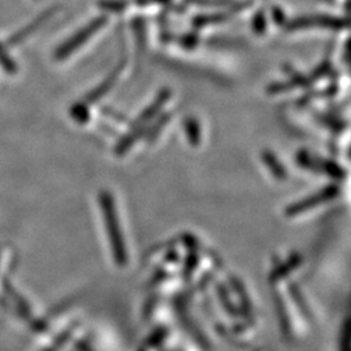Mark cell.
Listing matches in <instances>:
<instances>
[{
  "mask_svg": "<svg viewBox=\"0 0 351 351\" xmlns=\"http://www.w3.org/2000/svg\"><path fill=\"white\" fill-rule=\"evenodd\" d=\"M119 73V71H116V72H113V75L108 78V80H106L103 84H101V86L98 88H95L91 94H90V97L88 98V101H99L101 97L110 90V88H112L113 84H114V80H116V75Z\"/></svg>",
  "mask_w": 351,
  "mask_h": 351,
  "instance_id": "2",
  "label": "cell"
},
{
  "mask_svg": "<svg viewBox=\"0 0 351 351\" xmlns=\"http://www.w3.org/2000/svg\"><path fill=\"white\" fill-rule=\"evenodd\" d=\"M106 23V19L101 17V19H97L94 20L91 24H88L86 27H84L80 33H77L75 37L71 38L63 47L59 50L58 53V58L63 59V58H68L73 51L77 50L78 47H81L88 38L91 37L97 30H99L101 26L104 25Z\"/></svg>",
  "mask_w": 351,
  "mask_h": 351,
  "instance_id": "1",
  "label": "cell"
},
{
  "mask_svg": "<svg viewBox=\"0 0 351 351\" xmlns=\"http://www.w3.org/2000/svg\"><path fill=\"white\" fill-rule=\"evenodd\" d=\"M226 16H206L201 17L197 20L198 25H206V24H211V23H220V20H224Z\"/></svg>",
  "mask_w": 351,
  "mask_h": 351,
  "instance_id": "3",
  "label": "cell"
}]
</instances>
